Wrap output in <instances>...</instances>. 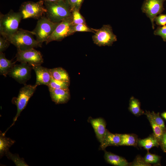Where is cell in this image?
<instances>
[{"label": "cell", "instance_id": "1", "mask_svg": "<svg viewBox=\"0 0 166 166\" xmlns=\"http://www.w3.org/2000/svg\"><path fill=\"white\" fill-rule=\"evenodd\" d=\"M46 11V17L55 23H59L72 16V11L65 0L51 2H44Z\"/></svg>", "mask_w": 166, "mask_h": 166}, {"label": "cell", "instance_id": "2", "mask_svg": "<svg viewBox=\"0 0 166 166\" xmlns=\"http://www.w3.org/2000/svg\"><path fill=\"white\" fill-rule=\"evenodd\" d=\"M34 35L32 31L18 29L15 33L6 39L15 46L17 49L25 50L41 46L42 44L34 38Z\"/></svg>", "mask_w": 166, "mask_h": 166}, {"label": "cell", "instance_id": "3", "mask_svg": "<svg viewBox=\"0 0 166 166\" xmlns=\"http://www.w3.org/2000/svg\"><path fill=\"white\" fill-rule=\"evenodd\" d=\"M22 16L19 12L10 11L9 13L0 15V33L1 36L7 38L18 29Z\"/></svg>", "mask_w": 166, "mask_h": 166}, {"label": "cell", "instance_id": "4", "mask_svg": "<svg viewBox=\"0 0 166 166\" xmlns=\"http://www.w3.org/2000/svg\"><path fill=\"white\" fill-rule=\"evenodd\" d=\"M37 86L35 85H25L20 89L18 97L13 98L12 101L17 106V113L13 119L12 124L4 133L6 134L8 129L14 124L21 113L26 107L29 99L35 91Z\"/></svg>", "mask_w": 166, "mask_h": 166}, {"label": "cell", "instance_id": "5", "mask_svg": "<svg viewBox=\"0 0 166 166\" xmlns=\"http://www.w3.org/2000/svg\"><path fill=\"white\" fill-rule=\"evenodd\" d=\"M58 23L53 22L45 16L42 17L38 19L35 29L32 31L36 40L42 44L46 42Z\"/></svg>", "mask_w": 166, "mask_h": 166}, {"label": "cell", "instance_id": "6", "mask_svg": "<svg viewBox=\"0 0 166 166\" xmlns=\"http://www.w3.org/2000/svg\"><path fill=\"white\" fill-rule=\"evenodd\" d=\"M46 11L44 2L40 0L37 2L28 1L23 3L20 11L22 19L33 18L39 19L45 14Z\"/></svg>", "mask_w": 166, "mask_h": 166}, {"label": "cell", "instance_id": "7", "mask_svg": "<svg viewBox=\"0 0 166 166\" xmlns=\"http://www.w3.org/2000/svg\"><path fill=\"white\" fill-rule=\"evenodd\" d=\"M92 38L93 43L99 46H111L117 41V36L109 25H104L100 29H96Z\"/></svg>", "mask_w": 166, "mask_h": 166}, {"label": "cell", "instance_id": "8", "mask_svg": "<svg viewBox=\"0 0 166 166\" xmlns=\"http://www.w3.org/2000/svg\"><path fill=\"white\" fill-rule=\"evenodd\" d=\"M73 25L72 16L59 23L46 41V44L53 41H61L65 38L73 34L72 29Z\"/></svg>", "mask_w": 166, "mask_h": 166}, {"label": "cell", "instance_id": "9", "mask_svg": "<svg viewBox=\"0 0 166 166\" xmlns=\"http://www.w3.org/2000/svg\"><path fill=\"white\" fill-rule=\"evenodd\" d=\"M165 0H144L141 10L150 19L153 29L155 28L154 19L164 10L163 3Z\"/></svg>", "mask_w": 166, "mask_h": 166}, {"label": "cell", "instance_id": "10", "mask_svg": "<svg viewBox=\"0 0 166 166\" xmlns=\"http://www.w3.org/2000/svg\"><path fill=\"white\" fill-rule=\"evenodd\" d=\"M16 60L21 63H27L32 67L40 65L43 62L41 53L34 48L25 50L17 49Z\"/></svg>", "mask_w": 166, "mask_h": 166}, {"label": "cell", "instance_id": "11", "mask_svg": "<svg viewBox=\"0 0 166 166\" xmlns=\"http://www.w3.org/2000/svg\"><path fill=\"white\" fill-rule=\"evenodd\" d=\"M32 66L27 63H21L14 65L9 71L8 75L21 84L26 82L31 77Z\"/></svg>", "mask_w": 166, "mask_h": 166}, {"label": "cell", "instance_id": "12", "mask_svg": "<svg viewBox=\"0 0 166 166\" xmlns=\"http://www.w3.org/2000/svg\"><path fill=\"white\" fill-rule=\"evenodd\" d=\"M35 72L36 77L35 85L48 86L52 78L50 69L43 67L41 65L32 67Z\"/></svg>", "mask_w": 166, "mask_h": 166}, {"label": "cell", "instance_id": "13", "mask_svg": "<svg viewBox=\"0 0 166 166\" xmlns=\"http://www.w3.org/2000/svg\"><path fill=\"white\" fill-rule=\"evenodd\" d=\"M88 121L93 127L96 136L98 140L101 144L105 136L106 130V123L102 118H93L90 117Z\"/></svg>", "mask_w": 166, "mask_h": 166}, {"label": "cell", "instance_id": "14", "mask_svg": "<svg viewBox=\"0 0 166 166\" xmlns=\"http://www.w3.org/2000/svg\"><path fill=\"white\" fill-rule=\"evenodd\" d=\"M52 101L56 104L66 103L69 100L70 95L69 89H49Z\"/></svg>", "mask_w": 166, "mask_h": 166}, {"label": "cell", "instance_id": "15", "mask_svg": "<svg viewBox=\"0 0 166 166\" xmlns=\"http://www.w3.org/2000/svg\"><path fill=\"white\" fill-rule=\"evenodd\" d=\"M121 141V134H113L107 129L103 141L100 144V148L102 150H105L109 146H120Z\"/></svg>", "mask_w": 166, "mask_h": 166}, {"label": "cell", "instance_id": "16", "mask_svg": "<svg viewBox=\"0 0 166 166\" xmlns=\"http://www.w3.org/2000/svg\"><path fill=\"white\" fill-rule=\"evenodd\" d=\"M104 157L108 163L117 166H128L130 163L124 158L105 151Z\"/></svg>", "mask_w": 166, "mask_h": 166}, {"label": "cell", "instance_id": "17", "mask_svg": "<svg viewBox=\"0 0 166 166\" xmlns=\"http://www.w3.org/2000/svg\"><path fill=\"white\" fill-rule=\"evenodd\" d=\"M15 141L5 136V134L0 131V156L2 158L9 151V148L15 143Z\"/></svg>", "mask_w": 166, "mask_h": 166}, {"label": "cell", "instance_id": "18", "mask_svg": "<svg viewBox=\"0 0 166 166\" xmlns=\"http://www.w3.org/2000/svg\"><path fill=\"white\" fill-rule=\"evenodd\" d=\"M138 145L139 147H143L147 151L154 147H158L159 143L153 133L144 139H139Z\"/></svg>", "mask_w": 166, "mask_h": 166}, {"label": "cell", "instance_id": "19", "mask_svg": "<svg viewBox=\"0 0 166 166\" xmlns=\"http://www.w3.org/2000/svg\"><path fill=\"white\" fill-rule=\"evenodd\" d=\"M14 65V63L7 59L3 52L0 53V74L5 77Z\"/></svg>", "mask_w": 166, "mask_h": 166}, {"label": "cell", "instance_id": "20", "mask_svg": "<svg viewBox=\"0 0 166 166\" xmlns=\"http://www.w3.org/2000/svg\"><path fill=\"white\" fill-rule=\"evenodd\" d=\"M50 72L52 78L55 80L63 81H70L68 73L61 67L50 69Z\"/></svg>", "mask_w": 166, "mask_h": 166}, {"label": "cell", "instance_id": "21", "mask_svg": "<svg viewBox=\"0 0 166 166\" xmlns=\"http://www.w3.org/2000/svg\"><path fill=\"white\" fill-rule=\"evenodd\" d=\"M144 114L146 116L152 127L153 132V133L160 144L163 135L165 132L155 122L150 115L149 111H146Z\"/></svg>", "mask_w": 166, "mask_h": 166}, {"label": "cell", "instance_id": "22", "mask_svg": "<svg viewBox=\"0 0 166 166\" xmlns=\"http://www.w3.org/2000/svg\"><path fill=\"white\" fill-rule=\"evenodd\" d=\"M121 141L120 146H130L136 147L138 139L136 135L134 134H121Z\"/></svg>", "mask_w": 166, "mask_h": 166}, {"label": "cell", "instance_id": "23", "mask_svg": "<svg viewBox=\"0 0 166 166\" xmlns=\"http://www.w3.org/2000/svg\"><path fill=\"white\" fill-rule=\"evenodd\" d=\"M128 109L136 116H139L144 113V111L141 109L140 103L139 101L133 96L130 99Z\"/></svg>", "mask_w": 166, "mask_h": 166}, {"label": "cell", "instance_id": "24", "mask_svg": "<svg viewBox=\"0 0 166 166\" xmlns=\"http://www.w3.org/2000/svg\"><path fill=\"white\" fill-rule=\"evenodd\" d=\"M70 81H63L52 78L48 85L49 89H67L69 88Z\"/></svg>", "mask_w": 166, "mask_h": 166}, {"label": "cell", "instance_id": "25", "mask_svg": "<svg viewBox=\"0 0 166 166\" xmlns=\"http://www.w3.org/2000/svg\"><path fill=\"white\" fill-rule=\"evenodd\" d=\"M96 29L89 27L86 24H79L73 25L72 31L73 34L77 32H89L94 33L95 32Z\"/></svg>", "mask_w": 166, "mask_h": 166}, {"label": "cell", "instance_id": "26", "mask_svg": "<svg viewBox=\"0 0 166 166\" xmlns=\"http://www.w3.org/2000/svg\"><path fill=\"white\" fill-rule=\"evenodd\" d=\"M72 16L73 25L79 24H86L84 18L80 14L79 10L72 11Z\"/></svg>", "mask_w": 166, "mask_h": 166}, {"label": "cell", "instance_id": "27", "mask_svg": "<svg viewBox=\"0 0 166 166\" xmlns=\"http://www.w3.org/2000/svg\"><path fill=\"white\" fill-rule=\"evenodd\" d=\"M6 155L8 159L12 160L16 166H28L24 159L20 158L18 154H13L9 151Z\"/></svg>", "mask_w": 166, "mask_h": 166}, {"label": "cell", "instance_id": "28", "mask_svg": "<svg viewBox=\"0 0 166 166\" xmlns=\"http://www.w3.org/2000/svg\"><path fill=\"white\" fill-rule=\"evenodd\" d=\"M151 117L155 122L160 126L165 132L166 131V128L164 122L160 116L159 113H156L153 111L152 112L149 111Z\"/></svg>", "mask_w": 166, "mask_h": 166}, {"label": "cell", "instance_id": "29", "mask_svg": "<svg viewBox=\"0 0 166 166\" xmlns=\"http://www.w3.org/2000/svg\"><path fill=\"white\" fill-rule=\"evenodd\" d=\"M144 159L146 162L149 164H156L160 160V157L158 156L149 152L148 151Z\"/></svg>", "mask_w": 166, "mask_h": 166}, {"label": "cell", "instance_id": "30", "mask_svg": "<svg viewBox=\"0 0 166 166\" xmlns=\"http://www.w3.org/2000/svg\"><path fill=\"white\" fill-rule=\"evenodd\" d=\"M69 5L71 11L74 10H79L84 0H65Z\"/></svg>", "mask_w": 166, "mask_h": 166}, {"label": "cell", "instance_id": "31", "mask_svg": "<svg viewBox=\"0 0 166 166\" xmlns=\"http://www.w3.org/2000/svg\"><path fill=\"white\" fill-rule=\"evenodd\" d=\"M129 166H151L145 161L144 158L139 155L137 156L134 161L130 163Z\"/></svg>", "mask_w": 166, "mask_h": 166}, {"label": "cell", "instance_id": "32", "mask_svg": "<svg viewBox=\"0 0 166 166\" xmlns=\"http://www.w3.org/2000/svg\"><path fill=\"white\" fill-rule=\"evenodd\" d=\"M155 35L160 36L164 42H166V25L162 26H158L154 31Z\"/></svg>", "mask_w": 166, "mask_h": 166}, {"label": "cell", "instance_id": "33", "mask_svg": "<svg viewBox=\"0 0 166 166\" xmlns=\"http://www.w3.org/2000/svg\"><path fill=\"white\" fill-rule=\"evenodd\" d=\"M154 22L159 26H162L166 25V14H160L157 16L154 19Z\"/></svg>", "mask_w": 166, "mask_h": 166}, {"label": "cell", "instance_id": "34", "mask_svg": "<svg viewBox=\"0 0 166 166\" xmlns=\"http://www.w3.org/2000/svg\"><path fill=\"white\" fill-rule=\"evenodd\" d=\"M10 43L6 38L2 36L0 37V53L3 52L9 47Z\"/></svg>", "mask_w": 166, "mask_h": 166}, {"label": "cell", "instance_id": "35", "mask_svg": "<svg viewBox=\"0 0 166 166\" xmlns=\"http://www.w3.org/2000/svg\"><path fill=\"white\" fill-rule=\"evenodd\" d=\"M160 145L162 150L166 152V131H165L162 137V139L160 144Z\"/></svg>", "mask_w": 166, "mask_h": 166}, {"label": "cell", "instance_id": "36", "mask_svg": "<svg viewBox=\"0 0 166 166\" xmlns=\"http://www.w3.org/2000/svg\"><path fill=\"white\" fill-rule=\"evenodd\" d=\"M44 2H54L57 1H60L61 0H42Z\"/></svg>", "mask_w": 166, "mask_h": 166}, {"label": "cell", "instance_id": "37", "mask_svg": "<svg viewBox=\"0 0 166 166\" xmlns=\"http://www.w3.org/2000/svg\"><path fill=\"white\" fill-rule=\"evenodd\" d=\"M162 117L166 120V112H164L161 114Z\"/></svg>", "mask_w": 166, "mask_h": 166}, {"label": "cell", "instance_id": "38", "mask_svg": "<svg viewBox=\"0 0 166 166\" xmlns=\"http://www.w3.org/2000/svg\"><path fill=\"white\" fill-rule=\"evenodd\" d=\"M166 0H165V1H166Z\"/></svg>", "mask_w": 166, "mask_h": 166}]
</instances>
